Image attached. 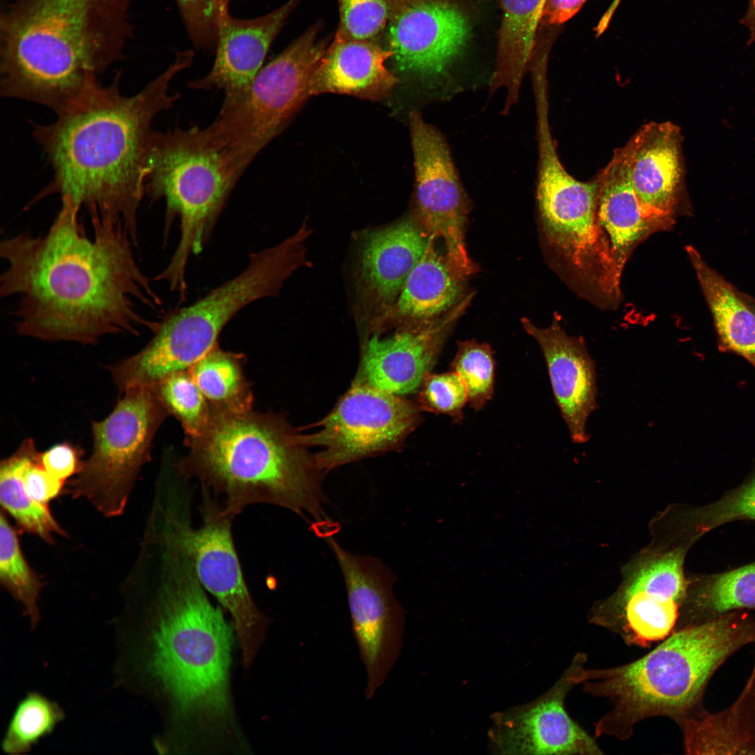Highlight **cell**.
<instances>
[{
    "label": "cell",
    "instance_id": "6da1fadb",
    "mask_svg": "<svg viewBox=\"0 0 755 755\" xmlns=\"http://www.w3.org/2000/svg\"><path fill=\"white\" fill-rule=\"evenodd\" d=\"M61 201L45 234L21 233L0 244L6 263L0 296L17 298V332L91 345L106 335H138L140 326L153 331L157 322L145 319L138 305L157 310L162 303L136 262L127 229L94 217L88 236L80 210Z\"/></svg>",
    "mask_w": 755,
    "mask_h": 755
},
{
    "label": "cell",
    "instance_id": "7a4b0ae2",
    "mask_svg": "<svg viewBox=\"0 0 755 755\" xmlns=\"http://www.w3.org/2000/svg\"><path fill=\"white\" fill-rule=\"evenodd\" d=\"M192 50L178 51L174 62L143 89L124 95L120 73L106 86L98 83L56 120L36 125L33 136L53 171L34 201L53 194L70 201L91 217L121 223L138 243L137 215L144 196V167L154 117L173 106L174 77L192 64Z\"/></svg>",
    "mask_w": 755,
    "mask_h": 755
},
{
    "label": "cell",
    "instance_id": "3957f363",
    "mask_svg": "<svg viewBox=\"0 0 755 755\" xmlns=\"http://www.w3.org/2000/svg\"><path fill=\"white\" fill-rule=\"evenodd\" d=\"M150 628L134 655L183 718L217 722L230 714L231 631L193 562L173 540H159L146 557Z\"/></svg>",
    "mask_w": 755,
    "mask_h": 755
},
{
    "label": "cell",
    "instance_id": "277c9868",
    "mask_svg": "<svg viewBox=\"0 0 755 755\" xmlns=\"http://www.w3.org/2000/svg\"><path fill=\"white\" fill-rule=\"evenodd\" d=\"M130 0H19L0 21L2 96L57 115L80 102L122 57Z\"/></svg>",
    "mask_w": 755,
    "mask_h": 755
},
{
    "label": "cell",
    "instance_id": "5b68a950",
    "mask_svg": "<svg viewBox=\"0 0 755 755\" xmlns=\"http://www.w3.org/2000/svg\"><path fill=\"white\" fill-rule=\"evenodd\" d=\"M299 434L280 415L213 411L205 431L185 440L188 452L177 463L236 516L268 504L324 520V473Z\"/></svg>",
    "mask_w": 755,
    "mask_h": 755
},
{
    "label": "cell",
    "instance_id": "8992f818",
    "mask_svg": "<svg viewBox=\"0 0 755 755\" xmlns=\"http://www.w3.org/2000/svg\"><path fill=\"white\" fill-rule=\"evenodd\" d=\"M754 642L755 616L735 610L674 631L631 663L586 668L584 691L612 705L596 722V737L625 740L646 719L663 716L678 724L702 711L712 675L729 657Z\"/></svg>",
    "mask_w": 755,
    "mask_h": 755
},
{
    "label": "cell",
    "instance_id": "52a82bcc",
    "mask_svg": "<svg viewBox=\"0 0 755 755\" xmlns=\"http://www.w3.org/2000/svg\"><path fill=\"white\" fill-rule=\"evenodd\" d=\"M236 181L205 128L153 132L144 167V196L166 203V229L180 220L178 244L167 266L154 278L185 298L191 255L204 248Z\"/></svg>",
    "mask_w": 755,
    "mask_h": 755
},
{
    "label": "cell",
    "instance_id": "ba28073f",
    "mask_svg": "<svg viewBox=\"0 0 755 755\" xmlns=\"http://www.w3.org/2000/svg\"><path fill=\"white\" fill-rule=\"evenodd\" d=\"M190 480L177 468L160 475L152 517L192 559L206 589L230 614L245 655L254 654L266 625L244 577L232 534L236 515L217 496L201 489V522L192 521Z\"/></svg>",
    "mask_w": 755,
    "mask_h": 755
},
{
    "label": "cell",
    "instance_id": "9c48e42d",
    "mask_svg": "<svg viewBox=\"0 0 755 755\" xmlns=\"http://www.w3.org/2000/svg\"><path fill=\"white\" fill-rule=\"evenodd\" d=\"M320 30L319 23L308 28L247 85L226 95L217 117L206 127L235 180L310 96L313 76L328 48Z\"/></svg>",
    "mask_w": 755,
    "mask_h": 755
},
{
    "label": "cell",
    "instance_id": "30bf717a",
    "mask_svg": "<svg viewBox=\"0 0 755 755\" xmlns=\"http://www.w3.org/2000/svg\"><path fill=\"white\" fill-rule=\"evenodd\" d=\"M273 292L267 269L248 263L234 278L158 321L142 350L110 366L115 384L120 391L152 387L174 373L189 370L218 345L222 331L236 313Z\"/></svg>",
    "mask_w": 755,
    "mask_h": 755
},
{
    "label": "cell",
    "instance_id": "8fae6325",
    "mask_svg": "<svg viewBox=\"0 0 755 755\" xmlns=\"http://www.w3.org/2000/svg\"><path fill=\"white\" fill-rule=\"evenodd\" d=\"M122 393L105 419L92 422V452L68 489L109 517L123 513L141 470L150 459L154 436L169 415L152 387Z\"/></svg>",
    "mask_w": 755,
    "mask_h": 755
},
{
    "label": "cell",
    "instance_id": "7c38bea8",
    "mask_svg": "<svg viewBox=\"0 0 755 755\" xmlns=\"http://www.w3.org/2000/svg\"><path fill=\"white\" fill-rule=\"evenodd\" d=\"M420 408L402 396L354 382L317 429L299 433L324 473L344 464L393 449L419 422Z\"/></svg>",
    "mask_w": 755,
    "mask_h": 755
},
{
    "label": "cell",
    "instance_id": "4fadbf2b",
    "mask_svg": "<svg viewBox=\"0 0 755 755\" xmlns=\"http://www.w3.org/2000/svg\"><path fill=\"white\" fill-rule=\"evenodd\" d=\"M326 542L342 572L352 628L367 675L365 696L371 698L385 682L399 655L405 611L395 599V577L379 559L345 549L331 537Z\"/></svg>",
    "mask_w": 755,
    "mask_h": 755
},
{
    "label": "cell",
    "instance_id": "5bb4252c",
    "mask_svg": "<svg viewBox=\"0 0 755 755\" xmlns=\"http://www.w3.org/2000/svg\"><path fill=\"white\" fill-rule=\"evenodd\" d=\"M410 129L417 222L429 238H442L452 271L464 281L478 270L465 243L467 196L440 132L415 111L410 116Z\"/></svg>",
    "mask_w": 755,
    "mask_h": 755
},
{
    "label": "cell",
    "instance_id": "9a60e30c",
    "mask_svg": "<svg viewBox=\"0 0 755 755\" xmlns=\"http://www.w3.org/2000/svg\"><path fill=\"white\" fill-rule=\"evenodd\" d=\"M587 656L575 655L558 680L537 698L494 713L488 747L504 755L602 754L595 739L568 713L566 698L584 680Z\"/></svg>",
    "mask_w": 755,
    "mask_h": 755
},
{
    "label": "cell",
    "instance_id": "2e32d148",
    "mask_svg": "<svg viewBox=\"0 0 755 755\" xmlns=\"http://www.w3.org/2000/svg\"><path fill=\"white\" fill-rule=\"evenodd\" d=\"M472 28L459 0H411L394 12L385 31L387 48L400 72L437 83L463 55Z\"/></svg>",
    "mask_w": 755,
    "mask_h": 755
},
{
    "label": "cell",
    "instance_id": "e0dca14e",
    "mask_svg": "<svg viewBox=\"0 0 755 755\" xmlns=\"http://www.w3.org/2000/svg\"><path fill=\"white\" fill-rule=\"evenodd\" d=\"M472 298L463 297L433 320L405 322L387 336L374 332L364 343L354 382L399 396L418 391Z\"/></svg>",
    "mask_w": 755,
    "mask_h": 755
},
{
    "label": "cell",
    "instance_id": "ac0fdd59",
    "mask_svg": "<svg viewBox=\"0 0 755 755\" xmlns=\"http://www.w3.org/2000/svg\"><path fill=\"white\" fill-rule=\"evenodd\" d=\"M521 322L542 350L555 401L572 440L587 442V420L597 407V387L595 364L584 340L568 336L559 316L547 328L536 326L526 317Z\"/></svg>",
    "mask_w": 755,
    "mask_h": 755
},
{
    "label": "cell",
    "instance_id": "d6986e66",
    "mask_svg": "<svg viewBox=\"0 0 755 755\" xmlns=\"http://www.w3.org/2000/svg\"><path fill=\"white\" fill-rule=\"evenodd\" d=\"M300 0H289L272 12L251 19L232 16L229 4L221 11L214 63L201 78L189 82L196 89H222L232 94L247 85L262 68L273 42Z\"/></svg>",
    "mask_w": 755,
    "mask_h": 755
},
{
    "label": "cell",
    "instance_id": "ffe728a7",
    "mask_svg": "<svg viewBox=\"0 0 755 755\" xmlns=\"http://www.w3.org/2000/svg\"><path fill=\"white\" fill-rule=\"evenodd\" d=\"M627 143L639 203L651 215L674 222L684 173L680 129L670 122H649Z\"/></svg>",
    "mask_w": 755,
    "mask_h": 755
},
{
    "label": "cell",
    "instance_id": "44dd1931",
    "mask_svg": "<svg viewBox=\"0 0 755 755\" xmlns=\"http://www.w3.org/2000/svg\"><path fill=\"white\" fill-rule=\"evenodd\" d=\"M597 179L598 221L608 238L614 263L621 274L638 244L653 233L670 229L674 222L651 215L639 203L631 180L628 143L614 152Z\"/></svg>",
    "mask_w": 755,
    "mask_h": 755
},
{
    "label": "cell",
    "instance_id": "7402d4cb",
    "mask_svg": "<svg viewBox=\"0 0 755 755\" xmlns=\"http://www.w3.org/2000/svg\"><path fill=\"white\" fill-rule=\"evenodd\" d=\"M429 240L421 227L408 219L366 236L360 252V279L371 302L389 311Z\"/></svg>",
    "mask_w": 755,
    "mask_h": 755
},
{
    "label": "cell",
    "instance_id": "603a6c76",
    "mask_svg": "<svg viewBox=\"0 0 755 755\" xmlns=\"http://www.w3.org/2000/svg\"><path fill=\"white\" fill-rule=\"evenodd\" d=\"M392 52L375 41H356L336 34L313 76L310 94L336 93L379 101L388 96L397 78L386 66Z\"/></svg>",
    "mask_w": 755,
    "mask_h": 755
},
{
    "label": "cell",
    "instance_id": "cb8c5ba5",
    "mask_svg": "<svg viewBox=\"0 0 755 755\" xmlns=\"http://www.w3.org/2000/svg\"><path fill=\"white\" fill-rule=\"evenodd\" d=\"M501 13L491 91L504 87V112L517 101L535 46L544 0H495Z\"/></svg>",
    "mask_w": 755,
    "mask_h": 755
},
{
    "label": "cell",
    "instance_id": "d4e9b609",
    "mask_svg": "<svg viewBox=\"0 0 755 755\" xmlns=\"http://www.w3.org/2000/svg\"><path fill=\"white\" fill-rule=\"evenodd\" d=\"M435 240L430 238L423 256L384 317L389 315L404 323L431 321L442 316L461 299L463 281L452 271L446 257L436 250Z\"/></svg>",
    "mask_w": 755,
    "mask_h": 755
},
{
    "label": "cell",
    "instance_id": "484cf974",
    "mask_svg": "<svg viewBox=\"0 0 755 755\" xmlns=\"http://www.w3.org/2000/svg\"><path fill=\"white\" fill-rule=\"evenodd\" d=\"M713 317L719 347L755 367V312L691 246L686 247Z\"/></svg>",
    "mask_w": 755,
    "mask_h": 755
},
{
    "label": "cell",
    "instance_id": "4316f807",
    "mask_svg": "<svg viewBox=\"0 0 755 755\" xmlns=\"http://www.w3.org/2000/svg\"><path fill=\"white\" fill-rule=\"evenodd\" d=\"M755 608V561L689 582L675 630L729 612Z\"/></svg>",
    "mask_w": 755,
    "mask_h": 755
},
{
    "label": "cell",
    "instance_id": "83f0119b",
    "mask_svg": "<svg viewBox=\"0 0 755 755\" xmlns=\"http://www.w3.org/2000/svg\"><path fill=\"white\" fill-rule=\"evenodd\" d=\"M40 454L34 440L27 438L11 456L1 461L0 501L5 512L13 517L22 530L52 543L55 535H66V532L54 518L48 505L30 497L23 482L26 466Z\"/></svg>",
    "mask_w": 755,
    "mask_h": 755
},
{
    "label": "cell",
    "instance_id": "f1b7e54d",
    "mask_svg": "<svg viewBox=\"0 0 755 755\" xmlns=\"http://www.w3.org/2000/svg\"><path fill=\"white\" fill-rule=\"evenodd\" d=\"M244 359L242 354L217 345L189 369L213 411L252 410L254 397L243 371Z\"/></svg>",
    "mask_w": 755,
    "mask_h": 755
},
{
    "label": "cell",
    "instance_id": "f546056e",
    "mask_svg": "<svg viewBox=\"0 0 755 755\" xmlns=\"http://www.w3.org/2000/svg\"><path fill=\"white\" fill-rule=\"evenodd\" d=\"M0 579L12 596L23 605L34 628L40 620L38 599L43 584L26 560L17 532L3 511L0 517Z\"/></svg>",
    "mask_w": 755,
    "mask_h": 755
},
{
    "label": "cell",
    "instance_id": "4dcf8cb0",
    "mask_svg": "<svg viewBox=\"0 0 755 755\" xmlns=\"http://www.w3.org/2000/svg\"><path fill=\"white\" fill-rule=\"evenodd\" d=\"M755 521V470L738 487L704 505L687 509L680 519L687 545L730 522Z\"/></svg>",
    "mask_w": 755,
    "mask_h": 755
},
{
    "label": "cell",
    "instance_id": "1f68e13d",
    "mask_svg": "<svg viewBox=\"0 0 755 755\" xmlns=\"http://www.w3.org/2000/svg\"><path fill=\"white\" fill-rule=\"evenodd\" d=\"M62 707L37 692L29 693L17 704L1 742L10 755L28 753L39 740L50 735L64 719Z\"/></svg>",
    "mask_w": 755,
    "mask_h": 755
},
{
    "label": "cell",
    "instance_id": "d6a6232c",
    "mask_svg": "<svg viewBox=\"0 0 755 755\" xmlns=\"http://www.w3.org/2000/svg\"><path fill=\"white\" fill-rule=\"evenodd\" d=\"M152 388L168 414L180 423L185 439L205 431L213 410L189 370L174 373Z\"/></svg>",
    "mask_w": 755,
    "mask_h": 755
},
{
    "label": "cell",
    "instance_id": "836d02e7",
    "mask_svg": "<svg viewBox=\"0 0 755 755\" xmlns=\"http://www.w3.org/2000/svg\"><path fill=\"white\" fill-rule=\"evenodd\" d=\"M687 546H680L643 562L617 593L645 592L677 602L686 596L689 582L684 575Z\"/></svg>",
    "mask_w": 755,
    "mask_h": 755
},
{
    "label": "cell",
    "instance_id": "e575fe53",
    "mask_svg": "<svg viewBox=\"0 0 755 755\" xmlns=\"http://www.w3.org/2000/svg\"><path fill=\"white\" fill-rule=\"evenodd\" d=\"M452 368L464 384L471 407L482 408L494 393V359L490 346L474 340L459 342Z\"/></svg>",
    "mask_w": 755,
    "mask_h": 755
},
{
    "label": "cell",
    "instance_id": "d590c367",
    "mask_svg": "<svg viewBox=\"0 0 755 755\" xmlns=\"http://www.w3.org/2000/svg\"><path fill=\"white\" fill-rule=\"evenodd\" d=\"M340 23L336 34L356 41H375L386 31L396 11L390 0H338Z\"/></svg>",
    "mask_w": 755,
    "mask_h": 755
},
{
    "label": "cell",
    "instance_id": "8d00e7d4",
    "mask_svg": "<svg viewBox=\"0 0 755 755\" xmlns=\"http://www.w3.org/2000/svg\"><path fill=\"white\" fill-rule=\"evenodd\" d=\"M420 409L462 419L463 408L468 402V394L459 376L453 371L439 374L429 373L419 389Z\"/></svg>",
    "mask_w": 755,
    "mask_h": 755
},
{
    "label": "cell",
    "instance_id": "74e56055",
    "mask_svg": "<svg viewBox=\"0 0 755 755\" xmlns=\"http://www.w3.org/2000/svg\"><path fill=\"white\" fill-rule=\"evenodd\" d=\"M229 0H176L187 32L199 49H215L219 19Z\"/></svg>",
    "mask_w": 755,
    "mask_h": 755
},
{
    "label": "cell",
    "instance_id": "f35d334b",
    "mask_svg": "<svg viewBox=\"0 0 755 755\" xmlns=\"http://www.w3.org/2000/svg\"><path fill=\"white\" fill-rule=\"evenodd\" d=\"M23 482L30 497L44 505H48L51 500L60 494L64 483L50 475L43 467L41 454L26 466Z\"/></svg>",
    "mask_w": 755,
    "mask_h": 755
},
{
    "label": "cell",
    "instance_id": "ab89813d",
    "mask_svg": "<svg viewBox=\"0 0 755 755\" xmlns=\"http://www.w3.org/2000/svg\"><path fill=\"white\" fill-rule=\"evenodd\" d=\"M41 463L50 475L64 482L79 472L83 461L78 448L64 442L41 453Z\"/></svg>",
    "mask_w": 755,
    "mask_h": 755
},
{
    "label": "cell",
    "instance_id": "60d3db41",
    "mask_svg": "<svg viewBox=\"0 0 755 755\" xmlns=\"http://www.w3.org/2000/svg\"><path fill=\"white\" fill-rule=\"evenodd\" d=\"M587 0H544L539 27L554 28L571 19Z\"/></svg>",
    "mask_w": 755,
    "mask_h": 755
},
{
    "label": "cell",
    "instance_id": "b9f144b4",
    "mask_svg": "<svg viewBox=\"0 0 755 755\" xmlns=\"http://www.w3.org/2000/svg\"><path fill=\"white\" fill-rule=\"evenodd\" d=\"M741 22L750 31L749 43L755 40V0H749V8Z\"/></svg>",
    "mask_w": 755,
    "mask_h": 755
},
{
    "label": "cell",
    "instance_id": "7bdbcfd3",
    "mask_svg": "<svg viewBox=\"0 0 755 755\" xmlns=\"http://www.w3.org/2000/svg\"><path fill=\"white\" fill-rule=\"evenodd\" d=\"M395 6L396 8H398L401 6L405 4L411 0H390Z\"/></svg>",
    "mask_w": 755,
    "mask_h": 755
}]
</instances>
